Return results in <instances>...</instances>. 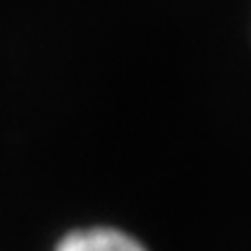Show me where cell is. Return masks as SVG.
Here are the masks:
<instances>
[{
    "label": "cell",
    "instance_id": "6da1fadb",
    "mask_svg": "<svg viewBox=\"0 0 251 251\" xmlns=\"http://www.w3.org/2000/svg\"><path fill=\"white\" fill-rule=\"evenodd\" d=\"M54 251H149L137 237L117 227H85L69 232Z\"/></svg>",
    "mask_w": 251,
    "mask_h": 251
}]
</instances>
